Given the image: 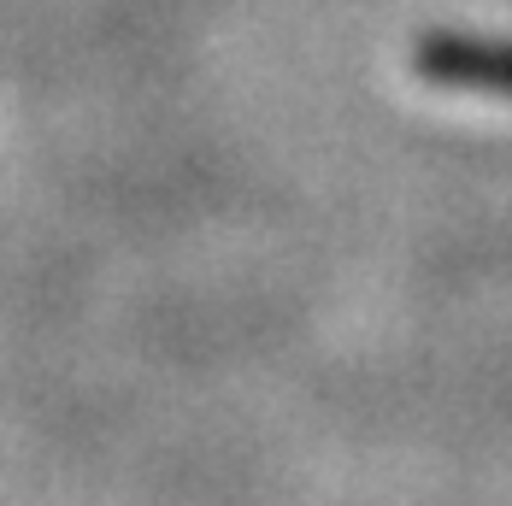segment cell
<instances>
[{"label": "cell", "mask_w": 512, "mask_h": 506, "mask_svg": "<svg viewBox=\"0 0 512 506\" xmlns=\"http://www.w3.org/2000/svg\"><path fill=\"white\" fill-rule=\"evenodd\" d=\"M418 71L454 89H495L512 95V42H471V36H436L418 48Z\"/></svg>", "instance_id": "1"}]
</instances>
